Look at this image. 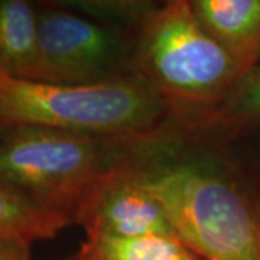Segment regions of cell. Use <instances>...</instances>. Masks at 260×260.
<instances>
[{
	"label": "cell",
	"mask_w": 260,
	"mask_h": 260,
	"mask_svg": "<svg viewBox=\"0 0 260 260\" xmlns=\"http://www.w3.org/2000/svg\"><path fill=\"white\" fill-rule=\"evenodd\" d=\"M30 243L0 236V260H30Z\"/></svg>",
	"instance_id": "obj_13"
},
{
	"label": "cell",
	"mask_w": 260,
	"mask_h": 260,
	"mask_svg": "<svg viewBox=\"0 0 260 260\" xmlns=\"http://www.w3.org/2000/svg\"><path fill=\"white\" fill-rule=\"evenodd\" d=\"M71 224L62 213L38 204L9 186L0 184V236L34 244L54 239Z\"/></svg>",
	"instance_id": "obj_11"
},
{
	"label": "cell",
	"mask_w": 260,
	"mask_h": 260,
	"mask_svg": "<svg viewBox=\"0 0 260 260\" xmlns=\"http://www.w3.org/2000/svg\"><path fill=\"white\" fill-rule=\"evenodd\" d=\"M42 83L93 85L135 77L136 35L64 6L38 3Z\"/></svg>",
	"instance_id": "obj_5"
},
{
	"label": "cell",
	"mask_w": 260,
	"mask_h": 260,
	"mask_svg": "<svg viewBox=\"0 0 260 260\" xmlns=\"http://www.w3.org/2000/svg\"><path fill=\"white\" fill-rule=\"evenodd\" d=\"M198 20L249 71L260 64V0H189Z\"/></svg>",
	"instance_id": "obj_8"
},
{
	"label": "cell",
	"mask_w": 260,
	"mask_h": 260,
	"mask_svg": "<svg viewBox=\"0 0 260 260\" xmlns=\"http://www.w3.org/2000/svg\"><path fill=\"white\" fill-rule=\"evenodd\" d=\"M243 165L247 168L251 174H254V175L260 179V146L259 149L254 152V156L251 159L250 164H244V162H243Z\"/></svg>",
	"instance_id": "obj_14"
},
{
	"label": "cell",
	"mask_w": 260,
	"mask_h": 260,
	"mask_svg": "<svg viewBox=\"0 0 260 260\" xmlns=\"http://www.w3.org/2000/svg\"><path fill=\"white\" fill-rule=\"evenodd\" d=\"M77 260H201L175 236L149 234L119 239L87 236Z\"/></svg>",
	"instance_id": "obj_10"
},
{
	"label": "cell",
	"mask_w": 260,
	"mask_h": 260,
	"mask_svg": "<svg viewBox=\"0 0 260 260\" xmlns=\"http://www.w3.org/2000/svg\"><path fill=\"white\" fill-rule=\"evenodd\" d=\"M3 126H5V124H2V123H0V129H2V127H3Z\"/></svg>",
	"instance_id": "obj_16"
},
{
	"label": "cell",
	"mask_w": 260,
	"mask_h": 260,
	"mask_svg": "<svg viewBox=\"0 0 260 260\" xmlns=\"http://www.w3.org/2000/svg\"><path fill=\"white\" fill-rule=\"evenodd\" d=\"M249 70L203 26L189 0L159 2L136 35L133 74L182 129L223 102Z\"/></svg>",
	"instance_id": "obj_2"
},
{
	"label": "cell",
	"mask_w": 260,
	"mask_h": 260,
	"mask_svg": "<svg viewBox=\"0 0 260 260\" xmlns=\"http://www.w3.org/2000/svg\"><path fill=\"white\" fill-rule=\"evenodd\" d=\"M178 132L227 148L260 132V64L243 75L218 106Z\"/></svg>",
	"instance_id": "obj_7"
},
{
	"label": "cell",
	"mask_w": 260,
	"mask_h": 260,
	"mask_svg": "<svg viewBox=\"0 0 260 260\" xmlns=\"http://www.w3.org/2000/svg\"><path fill=\"white\" fill-rule=\"evenodd\" d=\"M0 71L18 80L44 81L38 3L0 0Z\"/></svg>",
	"instance_id": "obj_9"
},
{
	"label": "cell",
	"mask_w": 260,
	"mask_h": 260,
	"mask_svg": "<svg viewBox=\"0 0 260 260\" xmlns=\"http://www.w3.org/2000/svg\"><path fill=\"white\" fill-rule=\"evenodd\" d=\"M64 260H77V257H75V254H73L71 257H67V259H64Z\"/></svg>",
	"instance_id": "obj_15"
},
{
	"label": "cell",
	"mask_w": 260,
	"mask_h": 260,
	"mask_svg": "<svg viewBox=\"0 0 260 260\" xmlns=\"http://www.w3.org/2000/svg\"><path fill=\"white\" fill-rule=\"evenodd\" d=\"M0 123L110 138H148L175 127L171 109L138 77L93 85L12 78L0 71Z\"/></svg>",
	"instance_id": "obj_4"
},
{
	"label": "cell",
	"mask_w": 260,
	"mask_h": 260,
	"mask_svg": "<svg viewBox=\"0 0 260 260\" xmlns=\"http://www.w3.org/2000/svg\"><path fill=\"white\" fill-rule=\"evenodd\" d=\"M64 6L99 22L138 34L159 2L145 0H67Z\"/></svg>",
	"instance_id": "obj_12"
},
{
	"label": "cell",
	"mask_w": 260,
	"mask_h": 260,
	"mask_svg": "<svg viewBox=\"0 0 260 260\" xmlns=\"http://www.w3.org/2000/svg\"><path fill=\"white\" fill-rule=\"evenodd\" d=\"M130 159L103 177L84 197L73 213V224L81 225L87 236L178 237L164 207L140 182Z\"/></svg>",
	"instance_id": "obj_6"
},
{
	"label": "cell",
	"mask_w": 260,
	"mask_h": 260,
	"mask_svg": "<svg viewBox=\"0 0 260 260\" xmlns=\"http://www.w3.org/2000/svg\"><path fill=\"white\" fill-rule=\"evenodd\" d=\"M130 165L201 260H260V179L227 146L175 127L142 142Z\"/></svg>",
	"instance_id": "obj_1"
},
{
	"label": "cell",
	"mask_w": 260,
	"mask_h": 260,
	"mask_svg": "<svg viewBox=\"0 0 260 260\" xmlns=\"http://www.w3.org/2000/svg\"><path fill=\"white\" fill-rule=\"evenodd\" d=\"M148 138H110L32 124L3 126L0 184L71 220L94 185L127 162Z\"/></svg>",
	"instance_id": "obj_3"
}]
</instances>
